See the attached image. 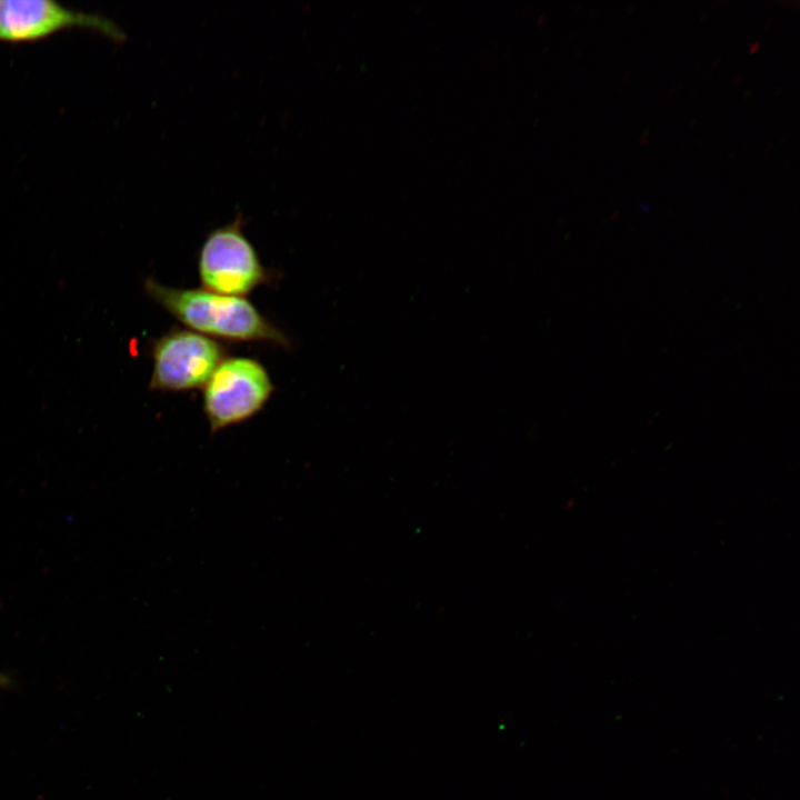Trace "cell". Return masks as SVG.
Returning a JSON list of instances; mask_svg holds the SVG:
<instances>
[{"label": "cell", "instance_id": "52a82bcc", "mask_svg": "<svg viewBox=\"0 0 800 800\" xmlns=\"http://www.w3.org/2000/svg\"><path fill=\"white\" fill-rule=\"evenodd\" d=\"M9 683L8 678L4 674L0 673V687L6 686Z\"/></svg>", "mask_w": 800, "mask_h": 800}, {"label": "cell", "instance_id": "7a4b0ae2", "mask_svg": "<svg viewBox=\"0 0 800 800\" xmlns=\"http://www.w3.org/2000/svg\"><path fill=\"white\" fill-rule=\"evenodd\" d=\"M244 218L211 230L198 254V273L204 289L244 297L268 281L269 274L243 231Z\"/></svg>", "mask_w": 800, "mask_h": 800}, {"label": "cell", "instance_id": "277c9868", "mask_svg": "<svg viewBox=\"0 0 800 800\" xmlns=\"http://www.w3.org/2000/svg\"><path fill=\"white\" fill-rule=\"evenodd\" d=\"M217 340L188 329H172L152 342L150 390L181 392L203 388L226 359Z\"/></svg>", "mask_w": 800, "mask_h": 800}, {"label": "cell", "instance_id": "6da1fadb", "mask_svg": "<svg viewBox=\"0 0 800 800\" xmlns=\"http://www.w3.org/2000/svg\"><path fill=\"white\" fill-rule=\"evenodd\" d=\"M147 294L190 330L229 341H259L289 347L288 337L244 297L204 288L167 287L153 278L144 281Z\"/></svg>", "mask_w": 800, "mask_h": 800}, {"label": "cell", "instance_id": "5b68a950", "mask_svg": "<svg viewBox=\"0 0 800 800\" xmlns=\"http://www.w3.org/2000/svg\"><path fill=\"white\" fill-rule=\"evenodd\" d=\"M99 31L114 40L123 32L109 19L49 0L0 1V41H33L68 28Z\"/></svg>", "mask_w": 800, "mask_h": 800}, {"label": "cell", "instance_id": "3957f363", "mask_svg": "<svg viewBox=\"0 0 800 800\" xmlns=\"http://www.w3.org/2000/svg\"><path fill=\"white\" fill-rule=\"evenodd\" d=\"M273 390L267 369L256 359H223L203 387V411L211 432L254 416Z\"/></svg>", "mask_w": 800, "mask_h": 800}, {"label": "cell", "instance_id": "8992f818", "mask_svg": "<svg viewBox=\"0 0 800 800\" xmlns=\"http://www.w3.org/2000/svg\"><path fill=\"white\" fill-rule=\"evenodd\" d=\"M759 47H760V43L758 41L752 43L749 49L750 54L756 53L759 50Z\"/></svg>", "mask_w": 800, "mask_h": 800}, {"label": "cell", "instance_id": "ba28073f", "mask_svg": "<svg viewBox=\"0 0 800 800\" xmlns=\"http://www.w3.org/2000/svg\"><path fill=\"white\" fill-rule=\"evenodd\" d=\"M740 79H741V76L736 79L734 84H737L740 81Z\"/></svg>", "mask_w": 800, "mask_h": 800}]
</instances>
